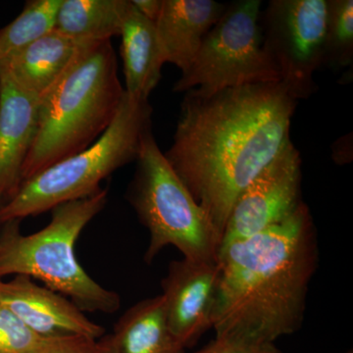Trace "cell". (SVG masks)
<instances>
[{"instance_id": "cell-11", "label": "cell", "mask_w": 353, "mask_h": 353, "mask_svg": "<svg viewBox=\"0 0 353 353\" xmlns=\"http://www.w3.org/2000/svg\"><path fill=\"white\" fill-rule=\"evenodd\" d=\"M0 305L43 338L81 334L97 340L105 334L103 327L90 321L70 299L36 284L29 276L0 280Z\"/></svg>"}, {"instance_id": "cell-12", "label": "cell", "mask_w": 353, "mask_h": 353, "mask_svg": "<svg viewBox=\"0 0 353 353\" xmlns=\"http://www.w3.org/2000/svg\"><path fill=\"white\" fill-rule=\"evenodd\" d=\"M41 101L0 70V208L22 185V170L39 127Z\"/></svg>"}, {"instance_id": "cell-13", "label": "cell", "mask_w": 353, "mask_h": 353, "mask_svg": "<svg viewBox=\"0 0 353 353\" xmlns=\"http://www.w3.org/2000/svg\"><path fill=\"white\" fill-rule=\"evenodd\" d=\"M226 8L227 3L213 0H163L155 28L165 63L185 74Z\"/></svg>"}, {"instance_id": "cell-17", "label": "cell", "mask_w": 353, "mask_h": 353, "mask_svg": "<svg viewBox=\"0 0 353 353\" xmlns=\"http://www.w3.org/2000/svg\"><path fill=\"white\" fill-rule=\"evenodd\" d=\"M131 0H61L55 30L79 41L119 37Z\"/></svg>"}, {"instance_id": "cell-19", "label": "cell", "mask_w": 353, "mask_h": 353, "mask_svg": "<svg viewBox=\"0 0 353 353\" xmlns=\"http://www.w3.org/2000/svg\"><path fill=\"white\" fill-rule=\"evenodd\" d=\"M353 1L328 0L325 66L352 68Z\"/></svg>"}, {"instance_id": "cell-20", "label": "cell", "mask_w": 353, "mask_h": 353, "mask_svg": "<svg viewBox=\"0 0 353 353\" xmlns=\"http://www.w3.org/2000/svg\"><path fill=\"white\" fill-rule=\"evenodd\" d=\"M43 340L9 309L0 305V353H34Z\"/></svg>"}, {"instance_id": "cell-4", "label": "cell", "mask_w": 353, "mask_h": 353, "mask_svg": "<svg viewBox=\"0 0 353 353\" xmlns=\"http://www.w3.org/2000/svg\"><path fill=\"white\" fill-rule=\"evenodd\" d=\"M99 190L85 199L60 204L51 210L50 222L41 231L23 234L21 220L0 224V278L24 275L70 299L83 312L112 314L121 297L90 277L77 260V240L108 202Z\"/></svg>"}, {"instance_id": "cell-9", "label": "cell", "mask_w": 353, "mask_h": 353, "mask_svg": "<svg viewBox=\"0 0 353 353\" xmlns=\"http://www.w3.org/2000/svg\"><path fill=\"white\" fill-rule=\"evenodd\" d=\"M301 164L290 141L236 197L221 246L261 233L296 212L303 203Z\"/></svg>"}, {"instance_id": "cell-14", "label": "cell", "mask_w": 353, "mask_h": 353, "mask_svg": "<svg viewBox=\"0 0 353 353\" xmlns=\"http://www.w3.org/2000/svg\"><path fill=\"white\" fill-rule=\"evenodd\" d=\"M92 43L70 38L53 30L0 62V70L41 101Z\"/></svg>"}, {"instance_id": "cell-16", "label": "cell", "mask_w": 353, "mask_h": 353, "mask_svg": "<svg viewBox=\"0 0 353 353\" xmlns=\"http://www.w3.org/2000/svg\"><path fill=\"white\" fill-rule=\"evenodd\" d=\"M118 353H185L169 329L161 294L128 309L112 334Z\"/></svg>"}, {"instance_id": "cell-22", "label": "cell", "mask_w": 353, "mask_h": 353, "mask_svg": "<svg viewBox=\"0 0 353 353\" xmlns=\"http://www.w3.org/2000/svg\"><path fill=\"white\" fill-rule=\"evenodd\" d=\"M196 353H283L275 343H254L248 341L216 336Z\"/></svg>"}, {"instance_id": "cell-10", "label": "cell", "mask_w": 353, "mask_h": 353, "mask_svg": "<svg viewBox=\"0 0 353 353\" xmlns=\"http://www.w3.org/2000/svg\"><path fill=\"white\" fill-rule=\"evenodd\" d=\"M220 266L217 261L183 259L169 265L162 280L165 316L174 336L189 348L213 328Z\"/></svg>"}, {"instance_id": "cell-3", "label": "cell", "mask_w": 353, "mask_h": 353, "mask_svg": "<svg viewBox=\"0 0 353 353\" xmlns=\"http://www.w3.org/2000/svg\"><path fill=\"white\" fill-rule=\"evenodd\" d=\"M124 95L111 41L90 44L41 101L38 132L23 166L22 183L101 138Z\"/></svg>"}, {"instance_id": "cell-23", "label": "cell", "mask_w": 353, "mask_h": 353, "mask_svg": "<svg viewBox=\"0 0 353 353\" xmlns=\"http://www.w3.org/2000/svg\"><path fill=\"white\" fill-rule=\"evenodd\" d=\"M132 6L136 7L141 15L145 16L152 22H157L161 13L163 0H131Z\"/></svg>"}, {"instance_id": "cell-6", "label": "cell", "mask_w": 353, "mask_h": 353, "mask_svg": "<svg viewBox=\"0 0 353 353\" xmlns=\"http://www.w3.org/2000/svg\"><path fill=\"white\" fill-rule=\"evenodd\" d=\"M136 162L127 199L150 233L146 263L168 245L180 250L183 259L217 261L222 236L171 168L152 131L143 139Z\"/></svg>"}, {"instance_id": "cell-7", "label": "cell", "mask_w": 353, "mask_h": 353, "mask_svg": "<svg viewBox=\"0 0 353 353\" xmlns=\"http://www.w3.org/2000/svg\"><path fill=\"white\" fill-rule=\"evenodd\" d=\"M261 3L238 0L227 4L222 17L203 39L194 63L174 85V92L209 97L225 88L281 83L263 46Z\"/></svg>"}, {"instance_id": "cell-5", "label": "cell", "mask_w": 353, "mask_h": 353, "mask_svg": "<svg viewBox=\"0 0 353 353\" xmlns=\"http://www.w3.org/2000/svg\"><path fill=\"white\" fill-rule=\"evenodd\" d=\"M152 112L148 99H132L125 92L117 115L101 138L23 183L16 196L0 208V224L37 216L99 192L102 181L137 161L143 139L152 131Z\"/></svg>"}, {"instance_id": "cell-21", "label": "cell", "mask_w": 353, "mask_h": 353, "mask_svg": "<svg viewBox=\"0 0 353 353\" xmlns=\"http://www.w3.org/2000/svg\"><path fill=\"white\" fill-rule=\"evenodd\" d=\"M102 341L81 334L43 338L34 353H101Z\"/></svg>"}, {"instance_id": "cell-24", "label": "cell", "mask_w": 353, "mask_h": 353, "mask_svg": "<svg viewBox=\"0 0 353 353\" xmlns=\"http://www.w3.org/2000/svg\"><path fill=\"white\" fill-rule=\"evenodd\" d=\"M102 352L101 353H118L117 347L112 338V334L102 338Z\"/></svg>"}, {"instance_id": "cell-18", "label": "cell", "mask_w": 353, "mask_h": 353, "mask_svg": "<svg viewBox=\"0 0 353 353\" xmlns=\"http://www.w3.org/2000/svg\"><path fill=\"white\" fill-rule=\"evenodd\" d=\"M61 0H30L17 18L0 30V62L55 30Z\"/></svg>"}, {"instance_id": "cell-8", "label": "cell", "mask_w": 353, "mask_h": 353, "mask_svg": "<svg viewBox=\"0 0 353 353\" xmlns=\"http://www.w3.org/2000/svg\"><path fill=\"white\" fill-rule=\"evenodd\" d=\"M327 19L328 0H272L260 13L265 50L294 101L317 90L314 74L325 66Z\"/></svg>"}, {"instance_id": "cell-15", "label": "cell", "mask_w": 353, "mask_h": 353, "mask_svg": "<svg viewBox=\"0 0 353 353\" xmlns=\"http://www.w3.org/2000/svg\"><path fill=\"white\" fill-rule=\"evenodd\" d=\"M119 37L125 92L132 99H148L161 80L165 64L155 24L131 1Z\"/></svg>"}, {"instance_id": "cell-2", "label": "cell", "mask_w": 353, "mask_h": 353, "mask_svg": "<svg viewBox=\"0 0 353 353\" xmlns=\"http://www.w3.org/2000/svg\"><path fill=\"white\" fill-rule=\"evenodd\" d=\"M318 260L317 232L304 202L280 224L221 246L216 336L275 343L296 333Z\"/></svg>"}, {"instance_id": "cell-1", "label": "cell", "mask_w": 353, "mask_h": 353, "mask_svg": "<svg viewBox=\"0 0 353 353\" xmlns=\"http://www.w3.org/2000/svg\"><path fill=\"white\" fill-rule=\"evenodd\" d=\"M296 102L281 83L185 92L164 157L222 240L236 197L290 143Z\"/></svg>"}]
</instances>
